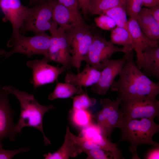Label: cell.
<instances>
[{
  "instance_id": "obj_1",
  "label": "cell",
  "mask_w": 159,
  "mask_h": 159,
  "mask_svg": "<svg viewBox=\"0 0 159 159\" xmlns=\"http://www.w3.org/2000/svg\"><path fill=\"white\" fill-rule=\"evenodd\" d=\"M125 62L119 74V78L110 87L117 92L121 100L151 97L159 94V82H154L144 74L137 67L133 52L125 54Z\"/></svg>"
},
{
  "instance_id": "obj_2",
  "label": "cell",
  "mask_w": 159,
  "mask_h": 159,
  "mask_svg": "<svg viewBox=\"0 0 159 159\" xmlns=\"http://www.w3.org/2000/svg\"><path fill=\"white\" fill-rule=\"evenodd\" d=\"M4 90L8 94L14 95L19 100L21 112L20 117L14 128L15 133H20L22 128L26 127L37 129L42 133L44 144L48 146L51 144L45 136L43 128V119L44 114L54 108L52 105L44 106L39 104L32 95L19 90L12 86H5Z\"/></svg>"
},
{
  "instance_id": "obj_3",
  "label": "cell",
  "mask_w": 159,
  "mask_h": 159,
  "mask_svg": "<svg viewBox=\"0 0 159 159\" xmlns=\"http://www.w3.org/2000/svg\"><path fill=\"white\" fill-rule=\"evenodd\" d=\"M120 128L121 137L119 143L126 141L130 143L129 149L132 153V159H140L137 150L140 145H150L159 148V143L152 140L153 135L159 130V125L155 122L154 119L142 118L124 120Z\"/></svg>"
},
{
  "instance_id": "obj_4",
  "label": "cell",
  "mask_w": 159,
  "mask_h": 159,
  "mask_svg": "<svg viewBox=\"0 0 159 159\" xmlns=\"http://www.w3.org/2000/svg\"><path fill=\"white\" fill-rule=\"evenodd\" d=\"M51 36L45 32L36 33L33 36L27 37L21 34L11 37L8 46L13 47L4 55L6 58L14 53L26 54L29 58L35 54H41L46 58L50 44Z\"/></svg>"
},
{
  "instance_id": "obj_5",
  "label": "cell",
  "mask_w": 159,
  "mask_h": 159,
  "mask_svg": "<svg viewBox=\"0 0 159 159\" xmlns=\"http://www.w3.org/2000/svg\"><path fill=\"white\" fill-rule=\"evenodd\" d=\"M53 0L44 1L29 8L28 16L20 33L27 32L36 33L48 30L51 33L57 28L58 25L52 17Z\"/></svg>"
},
{
  "instance_id": "obj_6",
  "label": "cell",
  "mask_w": 159,
  "mask_h": 159,
  "mask_svg": "<svg viewBox=\"0 0 159 159\" xmlns=\"http://www.w3.org/2000/svg\"><path fill=\"white\" fill-rule=\"evenodd\" d=\"M65 34L69 52L72 57V65L77 73L93 38L88 25L78 26L66 29Z\"/></svg>"
},
{
  "instance_id": "obj_7",
  "label": "cell",
  "mask_w": 159,
  "mask_h": 159,
  "mask_svg": "<svg viewBox=\"0 0 159 159\" xmlns=\"http://www.w3.org/2000/svg\"><path fill=\"white\" fill-rule=\"evenodd\" d=\"M120 106L124 121L134 119H154L159 115V101L147 97L121 100Z\"/></svg>"
},
{
  "instance_id": "obj_8",
  "label": "cell",
  "mask_w": 159,
  "mask_h": 159,
  "mask_svg": "<svg viewBox=\"0 0 159 159\" xmlns=\"http://www.w3.org/2000/svg\"><path fill=\"white\" fill-rule=\"evenodd\" d=\"M118 52L125 53L123 48L116 46L102 37L94 36L92 42L82 61L101 71L107 65L112 56Z\"/></svg>"
},
{
  "instance_id": "obj_9",
  "label": "cell",
  "mask_w": 159,
  "mask_h": 159,
  "mask_svg": "<svg viewBox=\"0 0 159 159\" xmlns=\"http://www.w3.org/2000/svg\"><path fill=\"white\" fill-rule=\"evenodd\" d=\"M66 29L59 26L50 33V44L46 57L49 61L61 64L67 70L71 69L72 57L70 54L66 39Z\"/></svg>"
},
{
  "instance_id": "obj_10",
  "label": "cell",
  "mask_w": 159,
  "mask_h": 159,
  "mask_svg": "<svg viewBox=\"0 0 159 159\" xmlns=\"http://www.w3.org/2000/svg\"><path fill=\"white\" fill-rule=\"evenodd\" d=\"M49 62L44 57L42 59L30 60L26 63L27 66L32 69V83L34 88L54 82L60 74L67 70L63 66L59 67L50 65L48 63Z\"/></svg>"
},
{
  "instance_id": "obj_11",
  "label": "cell",
  "mask_w": 159,
  "mask_h": 159,
  "mask_svg": "<svg viewBox=\"0 0 159 159\" xmlns=\"http://www.w3.org/2000/svg\"><path fill=\"white\" fill-rule=\"evenodd\" d=\"M0 7L4 15L3 21H9L12 26L11 37L20 34V30L28 16L29 8L23 5L20 0H0Z\"/></svg>"
},
{
  "instance_id": "obj_12",
  "label": "cell",
  "mask_w": 159,
  "mask_h": 159,
  "mask_svg": "<svg viewBox=\"0 0 159 159\" xmlns=\"http://www.w3.org/2000/svg\"><path fill=\"white\" fill-rule=\"evenodd\" d=\"M125 54L121 59H110L101 71L98 81L91 86L92 92L101 95H104L109 90L116 77L119 74L125 62Z\"/></svg>"
},
{
  "instance_id": "obj_13",
  "label": "cell",
  "mask_w": 159,
  "mask_h": 159,
  "mask_svg": "<svg viewBox=\"0 0 159 159\" xmlns=\"http://www.w3.org/2000/svg\"><path fill=\"white\" fill-rule=\"evenodd\" d=\"M121 99L118 98L115 100L109 98L100 100L102 109L100 111L106 123L105 135L110 139L112 133L115 128H120L124 121L123 114L119 107Z\"/></svg>"
},
{
  "instance_id": "obj_14",
  "label": "cell",
  "mask_w": 159,
  "mask_h": 159,
  "mask_svg": "<svg viewBox=\"0 0 159 159\" xmlns=\"http://www.w3.org/2000/svg\"><path fill=\"white\" fill-rule=\"evenodd\" d=\"M128 31L132 38L136 54L137 66L141 69L143 62V52L147 47L159 46L158 41L149 39L140 28L137 21L130 18L128 21Z\"/></svg>"
},
{
  "instance_id": "obj_15",
  "label": "cell",
  "mask_w": 159,
  "mask_h": 159,
  "mask_svg": "<svg viewBox=\"0 0 159 159\" xmlns=\"http://www.w3.org/2000/svg\"><path fill=\"white\" fill-rule=\"evenodd\" d=\"M8 95L2 89L0 91V145L5 138L14 141L16 134L13 122V111L9 104Z\"/></svg>"
},
{
  "instance_id": "obj_16",
  "label": "cell",
  "mask_w": 159,
  "mask_h": 159,
  "mask_svg": "<svg viewBox=\"0 0 159 159\" xmlns=\"http://www.w3.org/2000/svg\"><path fill=\"white\" fill-rule=\"evenodd\" d=\"M52 17L59 26L66 29L78 26H87L80 11L71 10L53 0Z\"/></svg>"
},
{
  "instance_id": "obj_17",
  "label": "cell",
  "mask_w": 159,
  "mask_h": 159,
  "mask_svg": "<svg viewBox=\"0 0 159 159\" xmlns=\"http://www.w3.org/2000/svg\"><path fill=\"white\" fill-rule=\"evenodd\" d=\"M80 145L76 142L74 138V134L67 126L64 142L61 147L53 153H49L43 155L45 159H67L74 158L82 152Z\"/></svg>"
},
{
  "instance_id": "obj_18",
  "label": "cell",
  "mask_w": 159,
  "mask_h": 159,
  "mask_svg": "<svg viewBox=\"0 0 159 159\" xmlns=\"http://www.w3.org/2000/svg\"><path fill=\"white\" fill-rule=\"evenodd\" d=\"M100 73L101 71L87 63L82 71L77 74L67 72L65 77V81L80 87L92 86L98 81Z\"/></svg>"
},
{
  "instance_id": "obj_19",
  "label": "cell",
  "mask_w": 159,
  "mask_h": 159,
  "mask_svg": "<svg viewBox=\"0 0 159 159\" xmlns=\"http://www.w3.org/2000/svg\"><path fill=\"white\" fill-rule=\"evenodd\" d=\"M136 21L142 32L149 39L159 40V23L151 15L148 8H142Z\"/></svg>"
},
{
  "instance_id": "obj_20",
  "label": "cell",
  "mask_w": 159,
  "mask_h": 159,
  "mask_svg": "<svg viewBox=\"0 0 159 159\" xmlns=\"http://www.w3.org/2000/svg\"><path fill=\"white\" fill-rule=\"evenodd\" d=\"M143 57L141 72L148 77L159 79V46L147 47L143 52Z\"/></svg>"
},
{
  "instance_id": "obj_21",
  "label": "cell",
  "mask_w": 159,
  "mask_h": 159,
  "mask_svg": "<svg viewBox=\"0 0 159 159\" xmlns=\"http://www.w3.org/2000/svg\"><path fill=\"white\" fill-rule=\"evenodd\" d=\"M110 42L112 44L123 46L125 53L132 52L134 49L133 44L129 31L116 26L111 30Z\"/></svg>"
},
{
  "instance_id": "obj_22",
  "label": "cell",
  "mask_w": 159,
  "mask_h": 159,
  "mask_svg": "<svg viewBox=\"0 0 159 159\" xmlns=\"http://www.w3.org/2000/svg\"><path fill=\"white\" fill-rule=\"evenodd\" d=\"M84 92L82 87L65 82H57L54 90L49 95L48 99L53 100L57 99L72 98L76 94H80Z\"/></svg>"
},
{
  "instance_id": "obj_23",
  "label": "cell",
  "mask_w": 159,
  "mask_h": 159,
  "mask_svg": "<svg viewBox=\"0 0 159 159\" xmlns=\"http://www.w3.org/2000/svg\"><path fill=\"white\" fill-rule=\"evenodd\" d=\"M125 1L126 0H90L88 12L92 15H100L114 7L125 6Z\"/></svg>"
},
{
  "instance_id": "obj_24",
  "label": "cell",
  "mask_w": 159,
  "mask_h": 159,
  "mask_svg": "<svg viewBox=\"0 0 159 159\" xmlns=\"http://www.w3.org/2000/svg\"><path fill=\"white\" fill-rule=\"evenodd\" d=\"M92 141L99 145L101 149L110 152L113 159L122 158L121 151L117 147L116 143H112L110 139L102 133L96 135Z\"/></svg>"
},
{
  "instance_id": "obj_25",
  "label": "cell",
  "mask_w": 159,
  "mask_h": 159,
  "mask_svg": "<svg viewBox=\"0 0 159 159\" xmlns=\"http://www.w3.org/2000/svg\"><path fill=\"white\" fill-rule=\"evenodd\" d=\"M111 17L115 21L116 26L128 31L127 14L125 7L119 6L105 11L103 13Z\"/></svg>"
},
{
  "instance_id": "obj_26",
  "label": "cell",
  "mask_w": 159,
  "mask_h": 159,
  "mask_svg": "<svg viewBox=\"0 0 159 159\" xmlns=\"http://www.w3.org/2000/svg\"><path fill=\"white\" fill-rule=\"evenodd\" d=\"M70 112L72 113L73 123L78 127L83 129L92 123L93 115L87 109L77 110Z\"/></svg>"
},
{
  "instance_id": "obj_27",
  "label": "cell",
  "mask_w": 159,
  "mask_h": 159,
  "mask_svg": "<svg viewBox=\"0 0 159 159\" xmlns=\"http://www.w3.org/2000/svg\"><path fill=\"white\" fill-rule=\"evenodd\" d=\"M72 107L69 112L80 109H86L95 105L97 100L95 98L90 97L87 94L84 92L73 97Z\"/></svg>"
},
{
  "instance_id": "obj_28",
  "label": "cell",
  "mask_w": 159,
  "mask_h": 159,
  "mask_svg": "<svg viewBox=\"0 0 159 159\" xmlns=\"http://www.w3.org/2000/svg\"><path fill=\"white\" fill-rule=\"evenodd\" d=\"M143 6V0H126L125 9L130 18L137 19Z\"/></svg>"
},
{
  "instance_id": "obj_29",
  "label": "cell",
  "mask_w": 159,
  "mask_h": 159,
  "mask_svg": "<svg viewBox=\"0 0 159 159\" xmlns=\"http://www.w3.org/2000/svg\"><path fill=\"white\" fill-rule=\"evenodd\" d=\"M94 21L97 26L104 30H112L116 26L115 21L105 14H101L96 17Z\"/></svg>"
},
{
  "instance_id": "obj_30",
  "label": "cell",
  "mask_w": 159,
  "mask_h": 159,
  "mask_svg": "<svg viewBox=\"0 0 159 159\" xmlns=\"http://www.w3.org/2000/svg\"><path fill=\"white\" fill-rule=\"evenodd\" d=\"M87 155V159H113L111 153L106 150L99 148H93L83 151Z\"/></svg>"
},
{
  "instance_id": "obj_31",
  "label": "cell",
  "mask_w": 159,
  "mask_h": 159,
  "mask_svg": "<svg viewBox=\"0 0 159 159\" xmlns=\"http://www.w3.org/2000/svg\"><path fill=\"white\" fill-rule=\"evenodd\" d=\"M99 133H102L100 128L97 124L92 123L82 129L79 136L87 140H92L95 136Z\"/></svg>"
},
{
  "instance_id": "obj_32",
  "label": "cell",
  "mask_w": 159,
  "mask_h": 159,
  "mask_svg": "<svg viewBox=\"0 0 159 159\" xmlns=\"http://www.w3.org/2000/svg\"><path fill=\"white\" fill-rule=\"evenodd\" d=\"M74 138L76 142L81 147L83 152L85 150L93 148H101L99 145L92 141L87 140L82 137L77 136L74 135Z\"/></svg>"
},
{
  "instance_id": "obj_33",
  "label": "cell",
  "mask_w": 159,
  "mask_h": 159,
  "mask_svg": "<svg viewBox=\"0 0 159 159\" xmlns=\"http://www.w3.org/2000/svg\"><path fill=\"white\" fill-rule=\"evenodd\" d=\"M28 148H21L14 150H6L2 148V146L0 145V159H11L18 153L25 152L29 150Z\"/></svg>"
},
{
  "instance_id": "obj_34",
  "label": "cell",
  "mask_w": 159,
  "mask_h": 159,
  "mask_svg": "<svg viewBox=\"0 0 159 159\" xmlns=\"http://www.w3.org/2000/svg\"><path fill=\"white\" fill-rule=\"evenodd\" d=\"M56 1L71 10L76 11H80L77 0H56Z\"/></svg>"
},
{
  "instance_id": "obj_35",
  "label": "cell",
  "mask_w": 159,
  "mask_h": 159,
  "mask_svg": "<svg viewBox=\"0 0 159 159\" xmlns=\"http://www.w3.org/2000/svg\"><path fill=\"white\" fill-rule=\"evenodd\" d=\"M79 8L82 10L84 16L86 18L88 12L90 0H77Z\"/></svg>"
},
{
  "instance_id": "obj_36",
  "label": "cell",
  "mask_w": 159,
  "mask_h": 159,
  "mask_svg": "<svg viewBox=\"0 0 159 159\" xmlns=\"http://www.w3.org/2000/svg\"><path fill=\"white\" fill-rule=\"evenodd\" d=\"M149 10L154 18L159 23V6L156 5L150 7L148 8Z\"/></svg>"
},
{
  "instance_id": "obj_37",
  "label": "cell",
  "mask_w": 159,
  "mask_h": 159,
  "mask_svg": "<svg viewBox=\"0 0 159 159\" xmlns=\"http://www.w3.org/2000/svg\"><path fill=\"white\" fill-rule=\"evenodd\" d=\"M155 148L149 152L146 155L145 159H159V148Z\"/></svg>"
},
{
  "instance_id": "obj_38",
  "label": "cell",
  "mask_w": 159,
  "mask_h": 159,
  "mask_svg": "<svg viewBox=\"0 0 159 159\" xmlns=\"http://www.w3.org/2000/svg\"><path fill=\"white\" fill-rule=\"evenodd\" d=\"M143 6L150 7L156 5H159L156 0H143Z\"/></svg>"
},
{
  "instance_id": "obj_39",
  "label": "cell",
  "mask_w": 159,
  "mask_h": 159,
  "mask_svg": "<svg viewBox=\"0 0 159 159\" xmlns=\"http://www.w3.org/2000/svg\"><path fill=\"white\" fill-rule=\"evenodd\" d=\"M51 0H29V4H36L44 1Z\"/></svg>"
},
{
  "instance_id": "obj_40",
  "label": "cell",
  "mask_w": 159,
  "mask_h": 159,
  "mask_svg": "<svg viewBox=\"0 0 159 159\" xmlns=\"http://www.w3.org/2000/svg\"><path fill=\"white\" fill-rule=\"evenodd\" d=\"M5 50L3 49H0V56L1 55H4L7 53Z\"/></svg>"
},
{
  "instance_id": "obj_41",
  "label": "cell",
  "mask_w": 159,
  "mask_h": 159,
  "mask_svg": "<svg viewBox=\"0 0 159 159\" xmlns=\"http://www.w3.org/2000/svg\"><path fill=\"white\" fill-rule=\"evenodd\" d=\"M157 3L158 4H159V0H156Z\"/></svg>"
}]
</instances>
